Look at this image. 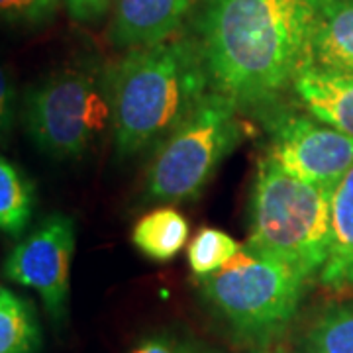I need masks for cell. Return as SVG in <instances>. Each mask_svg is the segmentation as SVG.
<instances>
[{"instance_id":"6da1fadb","label":"cell","mask_w":353,"mask_h":353,"mask_svg":"<svg viewBox=\"0 0 353 353\" xmlns=\"http://www.w3.org/2000/svg\"><path fill=\"white\" fill-rule=\"evenodd\" d=\"M320 0H204L199 43L210 87L238 108H267L308 59Z\"/></svg>"},{"instance_id":"7a4b0ae2","label":"cell","mask_w":353,"mask_h":353,"mask_svg":"<svg viewBox=\"0 0 353 353\" xmlns=\"http://www.w3.org/2000/svg\"><path fill=\"white\" fill-rule=\"evenodd\" d=\"M110 132L122 157L157 148L212 90L199 39L134 48L106 69Z\"/></svg>"},{"instance_id":"3957f363","label":"cell","mask_w":353,"mask_h":353,"mask_svg":"<svg viewBox=\"0 0 353 353\" xmlns=\"http://www.w3.org/2000/svg\"><path fill=\"white\" fill-rule=\"evenodd\" d=\"M332 189L287 175L269 157L259 161L250 206L248 248L310 279L330 250Z\"/></svg>"},{"instance_id":"277c9868","label":"cell","mask_w":353,"mask_h":353,"mask_svg":"<svg viewBox=\"0 0 353 353\" xmlns=\"http://www.w3.org/2000/svg\"><path fill=\"white\" fill-rule=\"evenodd\" d=\"M308 279L243 245L222 269L199 277L202 299L236 338L269 343L299 312Z\"/></svg>"},{"instance_id":"5b68a950","label":"cell","mask_w":353,"mask_h":353,"mask_svg":"<svg viewBox=\"0 0 353 353\" xmlns=\"http://www.w3.org/2000/svg\"><path fill=\"white\" fill-rule=\"evenodd\" d=\"M238 112L236 102L210 90L187 120L157 145L145 176L148 196L159 202L196 199L245 138Z\"/></svg>"},{"instance_id":"8992f818","label":"cell","mask_w":353,"mask_h":353,"mask_svg":"<svg viewBox=\"0 0 353 353\" xmlns=\"http://www.w3.org/2000/svg\"><path fill=\"white\" fill-rule=\"evenodd\" d=\"M26 130L39 152L79 159L110 130L106 71L71 67L32 88L24 104Z\"/></svg>"},{"instance_id":"52a82bcc","label":"cell","mask_w":353,"mask_h":353,"mask_svg":"<svg viewBox=\"0 0 353 353\" xmlns=\"http://www.w3.org/2000/svg\"><path fill=\"white\" fill-rule=\"evenodd\" d=\"M73 253V218L53 214L20 241L4 261L6 277L36 290L55 324H61L67 318Z\"/></svg>"},{"instance_id":"ba28073f","label":"cell","mask_w":353,"mask_h":353,"mask_svg":"<svg viewBox=\"0 0 353 353\" xmlns=\"http://www.w3.org/2000/svg\"><path fill=\"white\" fill-rule=\"evenodd\" d=\"M267 157L287 175L334 189L353 165V136L312 116L281 114L271 128Z\"/></svg>"},{"instance_id":"9c48e42d","label":"cell","mask_w":353,"mask_h":353,"mask_svg":"<svg viewBox=\"0 0 353 353\" xmlns=\"http://www.w3.org/2000/svg\"><path fill=\"white\" fill-rule=\"evenodd\" d=\"M199 0H114L110 39L120 50L173 38Z\"/></svg>"},{"instance_id":"30bf717a","label":"cell","mask_w":353,"mask_h":353,"mask_svg":"<svg viewBox=\"0 0 353 353\" xmlns=\"http://www.w3.org/2000/svg\"><path fill=\"white\" fill-rule=\"evenodd\" d=\"M290 88L312 118L353 136V73L304 65Z\"/></svg>"},{"instance_id":"8fae6325","label":"cell","mask_w":353,"mask_h":353,"mask_svg":"<svg viewBox=\"0 0 353 353\" xmlns=\"http://www.w3.org/2000/svg\"><path fill=\"white\" fill-rule=\"evenodd\" d=\"M306 65L353 73V0H320Z\"/></svg>"},{"instance_id":"7c38bea8","label":"cell","mask_w":353,"mask_h":353,"mask_svg":"<svg viewBox=\"0 0 353 353\" xmlns=\"http://www.w3.org/2000/svg\"><path fill=\"white\" fill-rule=\"evenodd\" d=\"M320 281L330 289L353 287V165L332 189L330 250Z\"/></svg>"},{"instance_id":"4fadbf2b","label":"cell","mask_w":353,"mask_h":353,"mask_svg":"<svg viewBox=\"0 0 353 353\" xmlns=\"http://www.w3.org/2000/svg\"><path fill=\"white\" fill-rule=\"evenodd\" d=\"M189 222L175 208H157L145 214L132 232L139 253L153 261H171L189 241Z\"/></svg>"},{"instance_id":"5bb4252c","label":"cell","mask_w":353,"mask_h":353,"mask_svg":"<svg viewBox=\"0 0 353 353\" xmlns=\"http://www.w3.org/2000/svg\"><path fill=\"white\" fill-rule=\"evenodd\" d=\"M41 330L34 306L10 290H0V353H38Z\"/></svg>"},{"instance_id":"9a60e30c","label":"cell","mask_w":353,"mask_h":353,"mask_svg":"<svg viewBox=\"0 0 353 353\" xmlns=\"http://www.w3.org/2000/svg\"><path fill=\"white\" fill-rule=\"evenodd\" d=\"M34 212V189L14 165L0 157V232L20 236Z\"/></svg>"},{"instance_id":"2e32d148","label":"cell","mask_w":353,"mask_h":353,"mask_svg":"<svg viewBox=\"0 0 353 353\" xmlns=\"http://www.w3.org/2000/svg\"><path fill=\"white\" fill-rule=\"evenodd\" d=\"M304 353H353V304L318 316L304 338Z\"/></svg>"},{"instance_id":"e0dca14e","label":"cell","mask_w":353,"mask_h":353,"mask_svg":"<svg viewBox=\"0 0 353 353\" xmlns=\"http://www.w3.org/2000/svg\"><path fill=\"white\" fill-rule=\"evenodd\" d=\"M240 250V243L232 236H228L226 232L216 228H202L190 240L187 250L190 271L196 275V279L210 275L222 269Z\"/></svg>"},{"instance_id":"ac0fdd59","label":"cell","mask_w":353,"mask_h":353,"mask_svg":"<svg viewBox=\"0 0 353 353\" xmlns=\"http://www.w3.org/2000/svg\"><path fill=\"white\" fill-rule=\"evenodd\" d=\"M132 353H224L214 345L176 330H161L145 336Z\"/></svg>"},{"instance_id":"d6986e66","label":"cell","mask_w":353,"mask_h":353,"mask_svg":"<svg viewBox=\"0 0 353 353\" xmlns=\"http://www.w3.org/2000/svg\"><path fill=\"white\" fill-rule=\"evenodd\" d=\"M59 0H0V18L14 24L38 26L55 16Z\"/></svg>"},{"instance_id":"ffe728a7","label":"cell","mask_w":353,"mask_h":353,"mask_svg":"<svg viewBox=\"0 0 353 353\" xmlns=\"http://www.w3.org/2000/svg\"><path fill=\"white\" fill-rule=\"evenodd\" d=\"M67 12L77 22H99L110 10L114 0H63Z\"/></svg>"},{"instance_id":"44dd1931","label":"cell","mask_w":353,"mask_h":353,"mask_svg":"<svg viewBox=\"0 0 353 353\" xmlns=\"http://www.w3.org/2000/svg\"><path fill=\"white\" fill-rule=\"evenodd\" d=\"M14 88L6 71L0 67V141L10 136L14 126Z\"/></svg>"}]
</instances>
